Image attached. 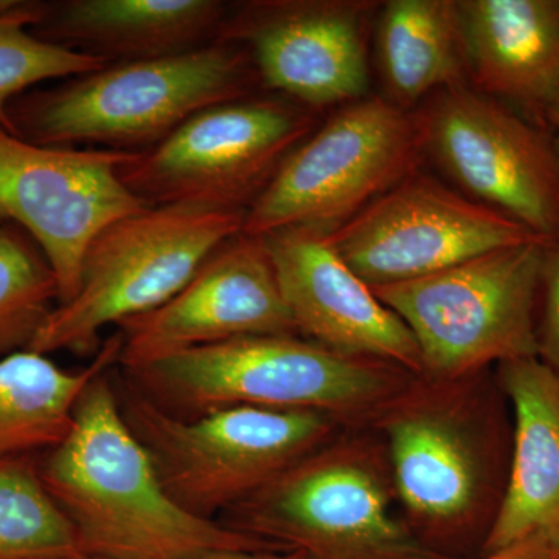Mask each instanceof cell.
<instances>
[{
    "instance_id": "obj_24",
    "label": "cell",
    "mask_w": 559,
    "mask_h": 559,
    "mask_svg": "<svg viewBox=\"0 0 559 559\" xmlns=\"http://www.w3.org/2000/svg\"><path fill=\"white\" fill-rule=\"evenodd\" d=\"M38 2L3 0L0 9V127L14 134L9 106L43 81L68 80L103 69L105 61L36 38Z\"/></svg>"
},
{
    "instance_id": "obj_25",
    "label": "cell",
    "mask_w": 559,
    "mask_h": 559,
    "mask_svg": "<svg viewBox=\"0 0 559 559\" xmlns=\"http://www.w3.org/2000/svg\"><path fill=\"white\" fill-rule=\"evenodd\" d=\"M536 347L540 362L559 378V238L547 245L540 264Z\"/></svg>"
},
{
    "instance_id": "obj_28",
    "label": "cell",
    "mask_w": 559,
    "mask_h": 559,
    "mask_svg": "<svg viewBox=\"0 0 559 559\" xmlns=\"http://www.w3.org/2000/svg\"><path fill=\"white\" fill-rule=\"evenodd\" d=\"M546 127L549 128L551 138H554L555 148H557L559 157V94L551 103L546 114Z\"/></svg>"
},
{
    "instance_id": "obj_11",
    "label": "cell",
    "mask_w": 559,
    "mask_h": 559,
    "mask_svg": "<svg viewBox=\"0 0 559 559\" xmlns=\"http://www.w3.org/2000/svg\"><path fill=\"white\" fill-rule=\"evenodd\" d=\"M415 114L425 154L466 197L558 240L559 157L549 128L468 84L437 92Z\"/></svg>"
},
{
    "instance_id": "obj_5",
    "label": "cell",
    "mask_w": 559,
    "mask_h": 559,
    "mask_svg": "<svg viewBox=\"0 0 559 559\" xmlns=\"http://www.w3.org/2000/svg\"><path fill=\"white\" fill-rule=\"evenodd\" d=\"M223 516L307 559H451L407 527L384 441L371 428L342 430Z\"/></svg>"
},
{
    "instance_id": "obj_15",
    "label": "cell",
    "mask_w": 559,
    "mask_h": 559,
    "mask_svg": "<svg viewBox=\"0 0 559 559\" xmlns=\"http://www.w3.org/2000/svg\"><path fill=\"white\" fill-rule=\"evenodd\" d=\"M119 329L127 373L202 345L297 334L266 242L242 231L213 250L167 304Z\"/></svg>"
},
{
    "instance_id": "obj_8",
    "label": "cell",
    "mask_w": 559,
    "mask_h": 559,
    "mask_svg": "<svg viewBox=\"0 0 559 559\" xmlns=\"http://www.w3.org/2000/svg\"><path fill=\"white\" fill-rule=\"evenodd\" d=\"M547 245L491 250L428 277L371 289L409 326L425 377L450 380L538 358L536 300Z\"/></svg>"
},
{
    "instance_id": "obj_4",
    "label": "cell",
    "mask_w": 559,
    "mask_h": 559,
    "mask_svg": "<svg viewBox=\"0 0 559 559\" xmlns=\"http://www.w3.org/2000/svg\"><path fill=\"white\" fill-rule=\"evenodd\" d=\"M237 44L216 43L156 60L117 62L50 90L14 98V135L35 145L142 153L159 145L194 114L241 100L255 69Z\"/></svg>"
},
{
    "instance_id": "obj_26",
    "label": "cell",
    "mask_w": 559,
    "mask_h": 559,
    "mask_svg": "<svg viewBox=\"0 0 559 559\" xmlns=\"http://www.w3.org/2000/svg\"><path fill=\"white\" fill-rule=\"evenodd\" d=\"M477 559H559V535L549 532L535 533L506 549Z\"/></svg>"
},
{
    "instance_id": "obj_29",
    "label": "cell",
    "mask_w": 559,
    "mask_h": 559,
    "mask_svg": "<svg viewBox=\"0 0 559 559\" xmlns=\"http://www.w3.org/2000/svg\"><path fill=\"white\" fill-rule=\"evenodd\" d=\"M43 559H106L94 557V555L83 554V551H72V554L57 555V557H49Z\"/></svg>"
},
{
    "instance_id": "obj_13",
    "label": "cell",
    "mask_w": 559,
    "mask_h": 559,
    "mask_svg": "<svg viewBox=\"0 0 559 559\" xmlns=\"http://www.w3.org/2000/svg\"><path fill=\"white\" fill-rule=\"evenodd\" d=\"M323 235L370 286L428 277L491 250L546 241L418 171Z\"/></svg>"
},
{
    "instance_id": "obj_23",
    "label": "cell",
    "mask_w": 559,
    "mask_h": 559,
    "mask_svg": "<svg viewBox=\"0 0 559 559\" xmlns=\"http://www.w3.org/2000/svg\"><path fill=\"white\" fill-rule=\"evenodd\" d=\"M58 300V280L39 246L16 224H0V359L31 347Z\"/></svg>"
},
{
    "instance_id": "obj_6",
    "label": "cell",
    "mask_w": 559,
    "mask_h": 559,
    "mask_svg": "<svg viewBox=\"0 0 559 559\" xmlns=\"http://www.w3.org/2000/svg\"><path fill=\"white\" fill-rule=\"evenodd\" d=\"M116 390L168 495L205 520L226 514L347 429L314 411L235 406L176 417L131 384Z\"/></svg>"
},
{
    "instance_id": "obj_7",
    "label": "cell",
    "mask_w": 559,
    "mask_h": 559,
    "mask_svg": "<svg viewBox=\"0 0 559 559\" xmlns=\"http://www.w3.org/2000/svg\"><path fill=\"white\" fill-rule=\"evenodd\" d=\"M245 218L246 210L167 204L114 221L86 250L79 293L53 308L28 349L98 352L106 326L167 304L213 250L241 234Z\"/></svg>"
},
{
    "instance_id": "obj_27",
    "label": "cell",
    "mask_w": 559,
    "mask_h": 559,
    "mask_svg": "<svg viewBox=\"0 0 559 559\" xmlns=\"http://www.w3.org/2000/svg\"><path fill=\"white\" fill-rule=\"evenodd\" d=\"M202 559H307L299 551H218Z\"/></svg>"
},
{
    "instance_id": "obj_16",
    "label": "cell",
    "mask_w": 559,
    "mask_h": 559,
    "mask_svg": "<svg viewBox=\"0 0 559 559\" xmlns=\"http://www.w3.org/2000/svg\"><path fill=\"white\" fill-rule=\"evenodd\" d=\"M261 238L299 336L341 355L385 360L423 373L421 353L409 326L374 296L322 231L294 227Z\"/></svg>"
},
{
    "instance_id": "obj_19",
    "label": "cell",
    "mask_w": 559,
    "mask_h": 559,
    "mask_svg": "<svg viewBox=\"0 0 559 559\" xmlns=\"http://www.w3.org/2000/svg\"><path fill=\"white\" fill-rule=\"evenodd\" d=\"M513 412L506 499L484 555L535 533L559 535V378L538 358L495 367Z\"/></svg>"
},
{
    "instance_id": "obj_21",
    "label": "cell",
    "mask_w": 559,
    "mask_h": 559,
    "mask_svg": "<svg viewBox=\"0 0 559 559\" xmlns=\"http://www.w3.org/2000/svg\"><path fill=\"white\" fill-rule=\"evenodd\" d=\"M121 337L110 336L90 366L61 369L46 355L22 349L0 359V462L57 447L90 382L119 364Z\"/></svg>"
},
{
    "instance_id": "obj_10",
    "label": "cell",
    "mask_w": 559,
    "mask_h": 559,
    "mask_svg": "<svg viewBox=\"0 0 559 559\" xmlns=\"http://www.w3.org/2000/svg\"><path fill=\"white\" fill-rule=\"evenodd\" d=\"M308 110L272 100L219 103L153 148L134 153L121 179L148 205L246 210L311 134Z\"/></svg>"
},
{
    "instance_id": "obj_1",
    "label": "cell",
    "mask_w": 559,
    "mask_h": 559,
    "mask_svg": "<svg viewBox=\"0 0 559 559\" xmlns=\"http://www.w3.org/2000/svg\"><path fill=\"white\" fill-rule=\"evenodd\" d=\"M369 428L384 441L412 533L443 557L480 558L513 455V412L495 367L450 380L417 374Z\"/></svg>"
},
{
    "instance_id": "obj_17",
    "label": "cell",
    "mask_w": 559,
    "mask_h": 559,
    "mask_svg": "<svg viewBox=\"0 0 559 559\" xmlns=\"http://www.w3.org/2000/svg\"><path fill=\"white\" fill-rule=\"evenodd\" d=\"M229 9L218 0L39 2L36 38L106 64L156 60L216 43Z\"/></svg>"
},
{
    "instance_id": "obj_12",
    "label": "cell",
    "mask_w": 559,
    "mask_h": 559,
    "mask_svg": "<svg viewBox=\"0 0 559 559\" xmlns=\"http://www.w3.org/2000/svg\"><path fill=\"white\" fill-rule=\"evenodd\" d=\"M132 156L35 145L0 127V224H16L43 250L58 280V305L79 293L92 240L114 221L151 207L121 179Z\"/></svg>"
},
{
    "instance_id": "obj_20",
    "label": "cell",
    "mask_w": 559,
    "mask_h": 559,
    "mask_svg": "<svg viewBox=\"0 0 559 559\" xmlns=\"http://www.w3.org/2000/svg\"><path fill=\"white\" fill-rule=\"evenodd\" d=\"M378 20V62L390 103L411 110L466 84L468 49L457 0H390Z\"/></svg>"
},
{
    "instance_id": "obj_18",
    "label": "cell",
    "mask_w": 559,
    "mask_h": 559,
    "mask_svg": "<svg viewBox=\"0 0 559 559\" xmlns=\"http://www.w3.org/2000/svg\"><path fill=\"white\" fill-rule=\"evenodd\" d=\"M476 90L546 127L559 94V0H460Z\"/></svg>"
},
{
    "instance_id": "obj_14",
    "label": "cell",
    "mask_w": 559,
    "mask_h": 559,
    "mask_svg": "<svg viewBox=\"0 0 559 559\" xmlns=\"http://www.w3.org/2000/svg\"><path fill=\"white\" fill-rule=\"evenodd\" d=\"M377 3L270 0L227 14L218 40L249 47L259 79L308 108L348 105L369 90L367 28Z\"/></svg>"
},
{
    "instance_id": "obj_2",
    "label": "cell",
    "mask_w": 559,
    "mask_h": 559,
    "mask_svg": "<svg viewBox=\"0 0 559 559\" xmlns=\"http://www.w3.org/2000/svg\"><path fill=\"white\" fill-rule=\"evenodd\" d=\"M108 371L81 393L64 440L39 457L40 479L72 525L79 550L106 559L282 551L175 502L121 414Z\"/></svg>"
},
{
    "instance_id": "obj_30",
    "label": "cell",
    "mask_w": 559,
    "mask_h": 559,
    "mask_svg": "<svg viewBox=\"0 0 559 559\" xmlns=\"http://www.w3.org/2000/svg\"><path fill=\"white\" fill-rule=\"evenodd\" d=\"M3 0H0V9H2Z\"/></svg>"
},
{
    "instance_id": "obj_3",
    "label": "cell",
    "mask_w": 559,
    "mask_h": 559,
    "mask_svg": "<svg viewBox=\"0 0 559 559\" xmlns=\"http://www.w3.org/2000/svg\"><path fill=\"white\" fill-rule=\"evenodd\" d=\"M128 374L176 417L249 406L320 412L347 428H369L417 377L396 364L341 355L297 334L183 349Z\"/></svg>"
},
{
    "instance_id": "obj_22",
    "label": "cell",
    "mask_w": 559,
    "mask_h": 559,
    "mask_svg": "<svg viewBox=\"0 0 559 559\" xmlns=\"http://www.w3.org/2000/svg\"><path fill=\"white\" fill-rule=\"evenodd\" d=\"M36 455L0 462V559L80 551L72 525L44 487Z\"/></svg>"
},
{
    "instance_id": "obj_9",
    "label": "cell",
    "mask_w": 559,
    "mask_h": 559,
    "mask_svg": "<svg viewBox=\"0 0 559 559\" xmlns=\"http://www.w3.org/2000/svg\"><path fill=\"white\" fill-rule=\"evenodd\" d=\"M423 154L417 114L380 97L348 103L283 160L246 212L242 234H329L418 171Z\"/></svg>"
}]
</instances>
